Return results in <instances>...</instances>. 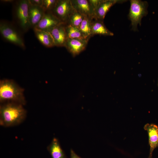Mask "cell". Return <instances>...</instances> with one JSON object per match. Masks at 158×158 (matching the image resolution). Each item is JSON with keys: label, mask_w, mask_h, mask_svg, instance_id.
<instances>
[{"label": "cell", "mask_w": 158, "mask_h": 158, "mask_svg": "<svg viewBox=\"0 0 158 158\" xmlns=\"http://www.w3.org/2000/svg\"><path fill=\"white\" fill-rule=\"evenodd\" d=\"M91 31L92 36L99 35L105 36H112L114 34L109 30L103 23V20L93 17L91 18Z\"/></svg>", "instance_id": "obj_13"}, {"label": "cell", "mask_w": 158, "mask_h": 158, "mask_svg": "<svg viewBox=\"0 0 158 158\" xmlns=\"http://www.w3.org/2000/svg\"><path fill=\"white\" fill-rule=\"evenodd\" d=\"M47 149L52 158H66L65 154L62 149L59 141L54 138L47 147Z\"/></svg>", "instance_id": "obj_16"}, {"label": "cell", "mask_w": 158, "mask_h": 158, "mask_svg": "<svg viewBox=\"0 0 158 158\" xmlns=\"http://www.w3.org/2000/svg\"><path fill=\"white\" fill-rule=\"evenodd\" d=\"M29 1L30 4L42 7L43 0H29Z\"/></svg>", "instance_id": "obj_21"}, {"label": "cell", "mask_w": 158, "mask_h": 158, "mask_svg": "<svg viewBox=\"0 0 158 158\" xmlns=\"http://www.w3.org/2000/svg\"><path fill=\"white\" fill-rule=\"evenodd\" d=\"M88 40V39L68 38L64 47L74 56L85 49Z\"/></svg>", "instance_id": "obj_8"}, {"label": "cell", "mask_w": 158, "mask_h": 158, "mask_svg": "<svg viewBox=\"0 0 158 158\" xmlns=\"http://www.w3.org/2000/svg\"><path fill=\"white\" fill-rule=\"evenodd\" d=\"M58 0H43L42 8L45 12H51L55 7Z\"/></svg>", "instance_id": "obj_20"}, {"label": "cell", "mask_w": 158, "mask_h": 158, "mask_svg": "<svg viewBox=\"0 0 158 158\" xmlns=\"http://www.w3.org/2000/svg\"><path fill=\"white\" fill-rule=\"evenodd\" d=\"M24 90L10 80L4 79L0 81V101L1 103L13 102L24 105L26 100Z\"/></svg>", "instance_id": "obj_2"}, {"label": "cell", "mask_w": 158, "mask_h": 158, "mask_svg": "<svg viewBox=\"0 0 158 158\" xmlns=\"http://www.w3.org/2000/svg\"><path fill=\"white\" fill-rule=\"evenodd\" d=\"M91 18L85 16L79 27L85 37L88 39L92 36L91 28Z\"/></svg>", "instance_id": "obj_18"}, {"label": "cell", "mask_w": 158, "mask_h": 158, "mask_svg": "<svg viewBox=\"0 0 158 158\" xmlns=\"http://www.w3.org/2000/svg\"><path fill=\"white\" fill-rule=\"evenodd\" d=\"M62 23L51 12H45L41 20L35 28L49 32Z\"/></svg>", "instance_id": "obj_7"}, {"label": "cell", "mask_w": 158, "mask_h": 158, "mask_svg": "<svg viewBox=\"0 0 158 158\" xmlns=\"http://www.w3.org/2000/svg\"><path fill=\"white\" fill-rule=\"evenodd\" d=\"M28 0L18 1L14 9V16L18 25L24 32L27 31L31 28L29 21Z\"/></svg>", "instance_id": "obj_4"}, {"label": "cell", "mask_w": 158, "mask_h": 158, "mask_svg": "<svg viewBox=\"0 0 158 158\" xmlns=\"http://www.w3.org/2000/svg\"><path fill=\"white\" fill-rule=\"evenodd\" d=\"M157 85L158 86V82H157Z\"/></svg>", "instance_id": "obj_25"}, {"label": "cell", "mask_w": 158, "mask_h": 158, "mask_svg": "<svg viewBox=\"0 0 158 158\" xmlns=\"http://www.w3.org/2000/svg\"><path fill=\"white\" fill-rule=\"evenodd\" d=\"M125 0H101L95 12L94 17L103 20L105 16L110 8L117 3H121Z\"/></svg>", "instance_id": "obj_11"}, {"label": "cell", "mask_w": 158, "mask_h": 158, "mask_svg": "<svg viewBox=\"0 0 158 158\" xmlns=\"http://www.w3.org/2000/svg\"><path fill=\"white\" fill-rule=\"evenodd\" d=\"M70 153L71 158H81L76 154L72 150H71Z\"/></svg>", "instance_id": "obj_23"}, {"label": "cell", "mask_w": 158, "mask_h": 158, "mask_svg": "<svg viewBox=\"0 0 158 158\" xmlns=\"http://www.w3.org/2000/svg\"><path fill=\"white\" fill-rule=\"evenodd\" d=\"M1 1H2L6 2H11L13 1V0H2Z\"/></svg>", "instance_id": "obj_24"}, {"label": "cell", "mask_w": 158, "mask_h": 158, "mask_svg": "<svg viewBox=\"0 0 158 158\" xmlns=\"http://www.w3.org/2000/svg\"><path fill=\"white\" fill-rule=\"evenodd\" d=\"M94 11L95 12L97 6L100 2L101 0H89Z\"/></svg>", "instance_id": "obj_22"}, {"label": "cell", "mask_w": 158, "mask_h": 158, "mask_svg": "<svg viewBox=\"0 0 158 158\" xmlns=\"http://www.w3.org/2000/svg\"><path fill=\"white\" fill-rule=\"evenodd\" d=\"M74 10L71 0H58L55 7L51 12L65 23Z\"/></svg>", "instance_id": "obj_6"}, {"label": "cell", "mask_w": 158, "mask_h": 158, "mask_svg": "<svg viewBox=\"0 0 158 158\" xmlns=\"http://www.w3.org/2000/svg\"><path fill=\"white\" fill-rule=\"evenodd\" d=\"M130 1V5L128 18L131 22L132 29L136 31L138 30V25H141L142 18L148 13V4L146 1L140 0H131Z\"/></svg>", "instance_id": "obj_3"}, {"label": "cell", "mask_w": 158, "mask_h": 158, "mask_svg": "<svg viewBox=\"0 0 158 158\" xmlns=\"http://www.w3.org/2000/svg\"><path fill=\"white\" fill-rule=\"evenodd\" d=\"M23 105L15 103L6 102L0 107V125L4 127L16 126L25 119L27 112Z\"/></svg>", "instance_id": "obj_1"}, {"label": "cell", "mask_w": 158, "mask_h": 158, "mask_svg": "<svg viewBox=\"0 0 158 158\" xmlns=\"http://www.w3.org/2000/svg\"><path fill=\"white\" fill-rule=\"evenodd\" d=\"M65 24L68 38L88 39L85 37L79 28L66 23Z\"/></svg>", "instance_id": "obj_17"}, {"label": "cell", "mask_w": 158, "mask_h": 158, "mask_svg": "<svg viewBox=\"0 0 158 158\" xmlns=\"http://www.w3.org/2000/svg\"><path fill=\"white\" fill-rule=\"evenodd\" d=\"M0 32L6 40L23 49L25 46L24 40L19 32L12 25L4 21L0 22Z\"/></svg>", "instance_id": "obj_5"}, {"label": "cell", "mask_w": 158, "mask_h": 158, "mask_svg": "<svg viewBox=\"0 0 158 158\" xmlns=\"http://www.w3.org/2000/svg\"><path fill=\"white\" fill-rule=\"evenodd\" d=\"M49 32L53 38L55 46L64 47L68 39L65 23L58 25Z\"/></svg>", "instance_id": "obj_10"}, {"label": "cell", "mask_w": 158, "mask_h": 158, "mask_svg": "<svg viewBox=\"0 0 158 158\" xmlns=\"http://www.w3.org/2000/svg\"><path fill=\"white\" fill-rule=\"evenodd\" d=\"M45 13L42 7L33 5L30 4L28 13L29 21L31 27L34 29L36 27Z\"/></svg>", "instance_id": "obj_14"}, {"label": "cell", "mask_w": 158, "mask_h": 158, "mask_svg": "<svg viewBox=\"0 0 158 158\" xmlns=\"http://www.w3.org/2000/svg\"><path fill=\"white\" fill-rule=\"evenodd\" d=\"M144 128L147 131L148 136L150 150L148 158H152L153 151L158 147V126L154 124L147 123Z\"/></svg>", "instance_id": "obj_9"}, {"label": "cell", "mask_w": 158, "mask_h": 158, "mask_svg": "<svg viewBox=\"0 0 158 158\" xmlns=\"http://www.w3.org/2000/svg\"><path fill=\"white\" fill-rule=\"evenodd\" d=\"M34 30L36 37L43 45L48 47L55 46L53 38L49 32L36 28H34Z\"/></svg>", "instance_id": "obj_15"}, {"label": "cell", "mask_w": 158, "mask_h": 158, "mask_svg": "<svg viewBox=\"0 0 158 158\" xmlns=\"http://www.w3.org/2000/svg\"><path fill=\"white\" fill-rule=\"evenodd\" d=\"M74 8L85 16L94 17V11L89 0H71Z\"/></svg>", "instance_id": "obj_12"}, {"label": "cell", "mask_w": 158, "mask_h": 158, "mask_svg": "<svg viewBox=\"0 0 158 158\" xmlns=\"http://www.w3.org/2000/svg\"><path fill=\"white\" fill-rule=\"evenodd\" d=\"M85 17L74 9L65 23L79 28Z\"/></svg>", "instance_id": "obj_19"}]
</instances>
